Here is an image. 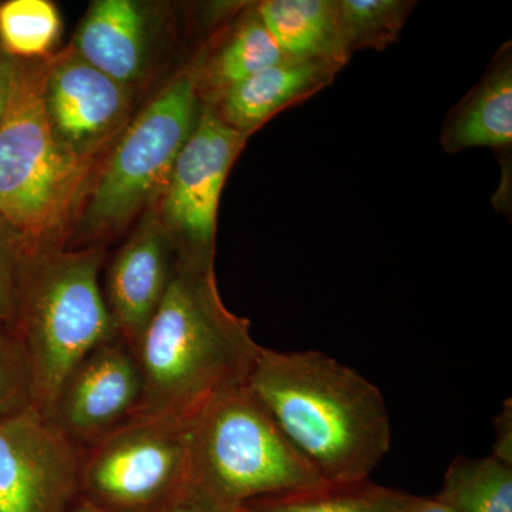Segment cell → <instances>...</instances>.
Listing matches in <instances>:
<instances>
[{"mask_svg":"<svg viewBox=\"0 0 512 512\" xmlns=\"http://www.w3.org/2000/svg\"><path fill=\"white\" fill-rule=\"evenodd\" d=\"M248 387L323 481L367 480L389 453L382 392L326 353L259 346Z\"/></svg>","mask_w":512,"mask_h":512,"instance_id":"1","label":"cell"},{"mask_svg":"<svg viewBox=\"0 0 512 512\" xmlns=\"http://www.w3.org/2000/svg\"><path fill=\"white\" fill-rule=\"evenodd\" d=\"M161 512H208L200 505L195 504L194 501L188 500V498L181 497L180 500L175 501L170 507L165 508Z\"/></svg>","mask_w":512,"mask_h":512,"instance_id":"27","label":"cell"},{"mask_svg":"<svg viewBox=\"0 0 512 512\" xmlns=\"http://www.w3.org/2000/svg\"><path fill=\"white\" fill-rule=\"evenodd\" d=\"M239 512H247V511H245V510H244V508H242V510H241V511H239Z\"/></svg>","mask_w":512,"mask_h":512,"instance_id":"29","label":"cell"},{"mask_svg":"<svg viewBox=\"0 0 512 512\" xmlns=\"http://www.w3.org/2000/svg\"><path fill=\"white\" fill-rule=\"evenodd\" d=\"M43 62L18 60L0 120V217L26 238L33 255L62 249L96 164L69 156L53 137L43 110Z\"/></svg>","mask_w":512,"mask_h":512,"instance_id":"4","label":"cell"},{"mask_svg":"<svg viewBox=\"0 0 512 512\" xmlns=\"http://www.w3.org/2000/svg\"><path fill=\"white\" fill-rule=\"evenodd\" d=\"M248 134L204 106L181 148L163 194V225L173 241L177 261L210 264L218 204L229 168Z\"/></svg>","mask_w":512,"mask_h":512,"instance_id":"8","label":"cell"},{"mask_svg":"<svg viewBox=\"0 0 512 512\" xmlns=\"http://www.w3.org/2000/svg\"><path fill=\"white\" fill-rule=\"evenodd\" d=\"M82 450L35 407L0 423V512H69Z\"/></svg>","mask_w":512,"mask_h":512,"instance_id":"9","label":"cell"},{"mask_svg":"<svg viewBox=\"0 0 512 512\" xmlns=\"http://www.w3.org/2000/svg\"><path fill=\"white\" fill-rule=\"evenodd\" d=\"M62 33V18L49 0L0 3V46L16 60L50 56Z\"/></svg>","mask_w":512,"mask_h":512,"instance_id":"20","label":"cell"},{"mask_svg":"<svg viewBox=\"0 0 512 512\" xmlns=\"http://www.w3.org/2000/svg\"><path fill=\"white\" fill-rule=\"evenodd\" d=\"M33 407L28 359L9 326L0 325V423Z\"/></svg>","mask_w":512,"mask_h":512,"instance_id":"22","label":"cell"},{"mask_svg":"<svg viewBox=\"0 0 512 512\" xmlns=\"http://www.w3.org/2000/svg\"><path fill=\"white\" fill-rule=\"evenodd\" d=\"M259 345L247 319L225 308L210 264L175 262L163 301L136 348L143 399L136 416L190 421L248 384Z\"/></svg>","mask_w":512,"mask_h":512,"instance_id":"2","label":"cell"},{"mask_svg":"<svg viewBox=\"0 0 512 512\" xmlns=\"http://www.w3.org/2000/svg\"><path fill=\"white\" fill-rule=\"evenodd\" d=\"M323 483L248 384L228 390L188 421L183 497L208 512H239L256 498Z\"/></svg>","mask_w":512,"mask_h":512,"instance_id":"3","label":"cell"},{"mask_svg":"<svg viewBox=\"0 0 512 512\" xmlns=\"http://www.w3.org/2000/svg\"><path fill=\"white\" fill-rule=\"evenodd\" d=\"M447 153L468 148L505 150L512 143V59L498 53L481 82L451 111L441 133Z\"/></svg>","mask_w":512,"mask_h":512,"instance_id":"15","label":"cell"},{"mask_svg":"<svg viewBox=\"0 0 512 512\" xmlns=\"http://www.w3.org/2000/svg\"><path fill=\"white\" fill-rule=\"evenodd\" d=\"M256 12L289 59L348 62L350 53L333 0H266Z\"/></svg>","mask_w":512,"mask_h":512,"instance_id":"16","label":"cell"},{"mask_svg":"<svg viewBox=\"0 0 512 512\" xmlns=\"http://www.w3.org/2000/svg\"><path fill=\"white\" fill-rule=\"evenodd\" d=\"M205 57L177 74L120 134L83 204V229L107 237L163 197L171 171L200 114Z\"/></svg>","mask_w":512,"mask_h":512,"instance_id":"6","label":"cell"},{"mask_svg":"<svg viewBox=\"0 0 512 512\" xmlns=\"http://www.w3.org/2000/svg\"><path fill=\"white\" fill-rule=\"evenodd\" d=\"M173 241L163 222L150 215L117 252L103 292L117 333L136 352L141 335L173 278Z\"/></svg>","mask_w":512,"mask_h":512,"instance_id":"12","label":"cell"},{"mask_svg":"<svg viewBox=\"0 0 512 512\" xmlns=\"http://www.w3.org/2000/svg\"><path fill=\"white\" fill-rule=\"evenodd\" d=\"M16 69H18V60L9 56L0 46V120L8 110L13 86H15Z\"/></svg>","mask_w":512,"mask_h":512,"instance_id":"25","label":"cell"},{"mask_svg":"<svg viewBox=\"0 0 512 512\" xmlns=\"http://www.w3.org/2000/svg\"><path fill=\"white\" fill-rule=\"evenodd\" d=\"M143 376L123 339L101 343L64 380L47 419L80 450L94 446L136 416Z\"/></svg>","mask_w":512,"mask_h":512,"instance_id":"11","label":"cell"},{"mask_svg":"<svg viewBox=\"0 0 512 512\" xmlns=\"http://www.w3.org/2000/svg\"><path fill=\"white\" fill-rule=\"evenodd\" d=\"M402 512H456L440 497H414Z\"/></svg>","mask_w":512,"mask_h":512,"instance_id":"26","label":"cell"},{"mask_svg":"<svg viewBox=\"0 0 512 512\" xmlns=\"http://www.w3.org/2000/svg\"><path fill=\"white\" fill-rule=\"evenodd\" d=\"M42 101L57 144L77 160L96 163L126 127L131 94L70 47L43 62Z\"/></svg>","mask_w":512,"mask_h":512,"instance_id":"10","label":"cell"},{"mask_svg":"<svg viewBox=\"0 0 512 512\" xmlns=\"http://www.w3.org/2000/svg\"><path fill=\"white\" fill-rule=\"evenodd\" d=\"M156 23L136 0H97L74 35L72 49L84 62L124 86L146 79L153 62Z\"/></svg>","mask_w":512,"mask_h":512,"instance_id":"13","label":"cell"},{"mask_svg":"<svg viewBox=\"0 0 512 512\" xmlns=\"http://www.w3.org/2000/svg\"><path fill=\"white\" fill-rule=\"evenodd\" d=\"M437 497L456 512H512V466L494 456L457 457Z\"/></svg>","mask_w":512,"mask_h":512,"instance_id":"19","label":"cell"},{"mask_svg":"<svg viewBox=\"0 0 512 512\" xmlns=\"http://www.w3.org/2000/svg\"><path fill=\"white\" fill-rule=\"evenodd\" d=\"M416 495L370 480L328 483L256 498L247 512H402Z\"/></svg>","mask_w":512,"mask_h":512,"instance_id":"17","label":"cell"},{"mask_svg":"<svg viewBox=\"0 0 512 512\" xmlns=\"http://www.w3.org/2000/svg\"><path fill=\"white\" fill-rule=\"evenodd\" d=\"M103 256L59 249L30 256L23 272L12 330L28 359L33 407L45 417L83 357L119 336L99 284Z\"/></svg>","mask_w":512,"mask_h":512,"instance_id":"5","label":"cell"},{"mask_svg":"<svg viewBox=\"0 0 512 512\" xmlns=\"http://www.w3.org/2000/svg\"><path fill=\"white\" fill-rule=\"evenodd\" d=\"M340 29L348 52L357 49L383 50L396 42L413 2L403 0H339Z\"/></svg>","mask_w":512,"mask_h":512,"instance_id":"21","label":"cell"},{"mask_svg":"<svg viewBox=\"0 0 512 512\" xmlns=\"http://www.w3.org/2000/svg\"><path fill=\"white\" fill-rule=\"evenodd\" d=\"M285 59L255 8L242 19L210 62H204L200 97L217 103L232 87Z\"/></svg>","mask_w":512,"mask_h":512,"instance_id":"18","label":"cell"},{"mask_svg":"<svg viewBox=\"0 0 512 512\" xmlns=\"http://www.w3.org/2000/svg\"><path fill=\"white\" fill-rule=\"evenodd\" d=\"M32 255L26 238L0 217V325L12 328L15 323L23 272Z\"/></svg>","mask_w":512,"mask_h":512,"instance_id":"23","label":"cell"},{"mask_svg":"<svg viewBox=\"0 0 512 512\" xmlns=\"http://www.w3.org/2000/svg\"><path fill=\"white\" fill-rule=\"evenodd\" d=\"M69 512H110L103 510V508L96 507V505L87 503L83 498L79 497V500L73 504V507L70 508Z\"/></svg>","mask_w":512,"mask_h":512,"instance_id":"28","label":"cell"},{"mask_svg":"<svg viewBox=\"0 0 512 512\" xmlns=\"http://www.w3.org/2000/svg\"><path fill=\"white\" fill-rule=\"evenodd\" d=\"M187 460V421L134 416L82 450L80 498L110 512L164 511L183 497Z\"/></svg>","mask_w":512,"mask_h":512,"instance_id":"7","label":"cell"},{"mask_svg":"<svg viewBox=\"0 0 512 512\" xmlns=\"http://www.w3.org/2000/svg\"><path fill=\"white\" fill-rule=\"evenodd\" d=\"M342 66L330 60L286 57L232 87L215 110L228 126L249 136L279 110L323 89Z\"/></svg>","mask_w":512,"mask_h":512,"instance_id":"14","label":"cell"},{"mask_svg":"<svg viewBox=\"0 0 512 512\" xmlns=\"http://www.w3.org/2000/svg\"><path fill=\"white\" fill-rule=\"evenodd\" d=\"M511 403L504 407L503 413L500 414L495 427H497V434H495L494 454L495 458L504 461V463L512 466V424H511Z\"/></svg>","mask_w":512,"mask_h":512,"instance_id":"24","label":"cell"}]
</instances>
